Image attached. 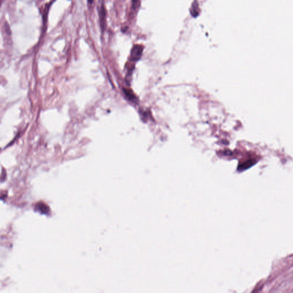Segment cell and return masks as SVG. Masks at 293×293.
Masks as SVG:
<instances>
[{
  "mask_svg": "<svg viewBox=\"0 0 293 293\" xmlns=\"http://www.w3.org/2000/svg\"><path fill=\"white\" fill-rule=\"evenodd\" d=\"M143 46L141 45H135L133 46L131 52V60L136 61L140 59L143 53Z\"/></svg>",
  "mask_w": 293,
  "mask_h": 293,
  "instance_id": "obj_1",
  "label": "cell"
},
{
  "mask_svg": "<svg viewBox=\"0 0 293 293\" xmlns=\"http://www.w3.org/2000/svg\"><path fill=\"white\" fill-rule=\"evenodd\" d=\"M99 16L100 20V25H101L102 31H104L105 26V17H106V11L103 5H101L100 9H99Z\"/></svg>",
  "mask_w": 293,
  "mask_h": 293,
  "instance_id": "obj_2",
  "label": "cell"
},
{
  "mask_svg": "<svg viewBox=\"0 0 293 293\" xmlns=\"http://www.w3.org/2000/svg\"><path fill=\"white\" fill-rule=\"evenodd\" d=\"M123 92H124L126 98H127L128 100L132 101H136V96H135V95L133 94V91L131 89L124 88L123 89Z\"/></svg>",
  "mask_w": 293,
  "mask_h": 293,
  "instance_id": "obj_3",
  "label": "cell"
},
{
  "mask_svg": "<svg viewBox=\"0 0 293 293\" xmlns=\"http://www.w3.org/2000/svg\"><path fill=\"white\" fill-rule=\"evenodd\" d=\"M255 163V161H253V160H249V161H246L244 163H243L242 164H241L239 166L238 169H239V171H243V170H245L247 169L248 168L252 166H253Z\"/></svg>",
  "mask_w": 293,
  "mask_h": 293,
  "instance_id": "obj_4",
  "label": "cell"
},
{
  "mask_svg": "<svg viewBox=\"0 0 293 293\" xmlns=\"http://www.w3.org/2000/svg\"><path fill=\"white\" fill-rule=\"evenodd\" d=\"M191 13L193 16L196 17L199 14V7H198V4L197 1H194L192 4V7L191 9L190 10Z\"/></svg>",
  "mask_w": 293,
  "mask_h": 293,
  "instance_id": "obj_5",
  "label": "cell"
},
{
  "mask_svg": "<svg viewBox=\"0 0 293 293\" xmlns=\"http://www.w3.org/2000/svg\"><path fill=\"white\" fill-rule=\"evenodd\" d=\"M53 2V1L50 2L49 4L46 5V8H45L44 11V14H43V27H44V28H45V25L46 24V22L47 16H48V13L49 7H50V6L51 5V4H52Z\"/></svg>",
  "mask_w": 293,
  "mask_h": 293,
  "instance_id": "obj_6",
  "label": "cell"
},
{
  "mask_svg": "<svg viewBox=\"0 0 293 293\" xmlns=\"http://www.w3.org/2000/svg\"><path fill=\"white\" fill-rule=\"evenodd\" d=\"M36 209H37V210L41 213L46 214V213H48V211H49V209L47 207V206L45 205V204H37V206H36Z\"/></svg>",
  "mask_w": 293,
  "mask_h": 293,
  "instance_id": "obj_7",
  "label": "cell"
}]
</instances>
